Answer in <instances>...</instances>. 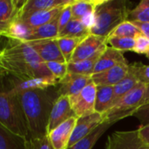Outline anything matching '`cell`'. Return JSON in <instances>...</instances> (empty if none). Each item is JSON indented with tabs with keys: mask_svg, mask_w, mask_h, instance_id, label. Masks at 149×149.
Returning a JSON list of instances; mask_svg holds the SVG:
<instances>
[{
	"mask_svg": "<svg viewBox=\"0 0 149 149\" xmlns=\"http://www.w3.org/2000/svg\"><path fill=\"white\" fill-rule=\"evenodd\" d=\"M0 70L19 81L53 77L27 42L14 39L0 51Z\"/></svg>",
	"mask_w": 149,
	"mask_h": 149,
	"instance_id": "6da1fadb",
	"label": "cell"
},
{
	"mask_svg": "<svg viewBox=\"0 0 149 149\" xmlns=\"http://www.w3.org/2000/svg\"><path fill=\"white\" fill-rule=\"evenodd\" d=\"M50 88L17 92L19 95L28 127V139L41 138L48 134L51 112L59 96L57 90L52 91Z\"/></svg>",
	"mask_w": 149,
	"mask_h": 149,
	"instance_id": "7a4b0ae2",
	"label": "cell"
},
{
	"mask_svg": "<svg viewBox=\"0 0 149 149\" xmlns=\"http://www.w3.org/2000/svg\"><path fill=\"white\" fill-rule=\"evenodd\" d=\"M127 2L124 0H100L95 8L96 23L91 34L107 38L128 14Z\"/></svg>",
	"mask_w": 149,
	"mask_h": 149,
	"instance_id": "3957f363",
	"label": "cell"
},
{
	"mask_svg": "<svg viewBox=\"0 0 149 149\" xmlns=\"http://www.w3.org/2000/svg\"><path fill=\"white\" fill-rule=\"evenodd\" d=\"M0 124L15 134L29 137L19 95L12 88L0 92Z\"/></svg>",
	"mask_w": 149,
	"mask_h": 149,
	"instance_id": "277c9868",
	"label": "cell"
},
{
	"mask_svg": "<svg viewBox=\"0 0 149 149\" xmlns=\"http://www.w3.org/2000/svg\"><path fill=\"white\" fill-rule=\"evenodd\" d=\"M148 85L140 82L135 87L119 100L106 113L107 121L113 124L134 113L144 104Z\"/></svg>",
	"mask_w": 149,
	"mask_h": 149,
	"instance_id": "5b68a950",
	"label": "cell"
},
{
	"mask_svg": "<svg viewBox=\"0 0 149 149\" xmlns=\"http://www.w3.org/2000/svg\"><path fill=\"white\" fill-rule=\"evenodd\" d=\"M97 86L92 82L77 95L69 97L72 109L77 118L95 113Z\"/></svg>",
	"mask_w": 149,
	"mask_h": 149,
	"instance_id": "8992f818",
	"label": "cell"
},
{
	"mask_svg": "<svg viewBox=\"0 0 149 149\" xmlns=\"http://www.w3.org/2000/svg\"><path fill=\"white\" fill-rule=\"evenodd\" d=\"M106 149H149L139 131H116L109 135Z\"/></svg>",
	"mask_w": 149,
	"mask_h": 149,
	"instance_id": "52a82bcc",
	"label": "cell"
},
{
	"mask_svg": "<svg viewBox=\"0 0 149 149\" xmlns=\"http://www.w3.org/2000/svg\"><path fill=\"white\" fill-rule=\"evenodd\" d=\"M106 121H107L106 113H99L96 112L89 115L77 118V121L74 129L72 131L68 148L73 146L81 139L87 136L95 128H97L100 125H101Z\"/></svg>",
	"mask_w": 149,
	"mask_h": 149,
	"instance_id": "ba28073f",
	"label": "cell"
},
{
	"mask_svg": "<svg viewBox=\"0 0 149 149\" xmlns=\"http://www.w3.org/2000/svg\"><path fill=\"white\" fill-rule=\"evenodd\" d=\"M107 38L106 37L89 34L78 45L70 62L81 61L91 58L107 45Z\"/></svg>",
	"mask_w": 149,
	"mask_h": 149,
	"instance_id": "9c48e42d",
	"label": "cell"
},
{
	"mask_svg": "<svg viewBox=\"0 0 149 149\" xmlns=\"http://www.w3.org/2000/svg\"><path fill=\"white\" fill-rule=\"evenodd\" d=\"M93 82L92 75H79L67 73V75L58 81V93L59 96L72 97L79 93L87 85Z\"/></svg>",
	"mask_w": 149,
	"mask_h": 149,
	"instance_id": "30bf717a",
	"label": "cell"
},
{
	"mask_svg": "<svg viewBox=\"0 0 149 149\" xmlns=\"http://www.w3.org/2000/svg\"><path fill=\"white\" fill-rule=\"evenodd\" d=\"M27 43L37 52V54L43 60V62L48 63V62L57 61V62L66 63L65 58L63 57L59 50L57 38L30 41Z\"/></svg>",
	"mask_w": 149,
	"mask_h": 149,
	"instance_id": "8fae6325",
	"label": "cell"
},
{
	"mask_svg": "<svg viewBox=\"0 0 149 149\" xmlns=\"http://www.w3.org/2000/svg\"><path fill=\"white\" fill-rule=\"evenodd\" d=\"M72 117L76 116L72 109L69 97L64 95L58 96L51 112L48 125V133Z\"/></svg>",
	"mask_w": 149,
	"mask_h": 149,
	"instance_id": "7c38bea8",
	"label": "cell"
},
{
	"mask_svg": "<svg viewBox=\"0 0 149 149\" xmlns=\"http://www.w3.org/2000/svg\"><path fill=\"white\" fill-rule=\"evenodd\" d=\"M64 7L65 6H61V7L54 8L52 10H41V11L30 13L28 15H24L21 17H16L13 21H17L22 24L23 25H24L30 30L35 29L41 25L50 23L55 17H57L60 14Z\"/></svg>",
	"mask_w": 149,
	"mask_h": 149,
	"instance_id": "4fadbf2b",
	"label": "cell"
},
{
	"mask_svg": "<svg viewBox=\"0 0 149 149\" xmlns=\"http://www.w3.org/2000/svg\"><path fill=\"white\" fill-rule=\"evenodd\" d=\"M77 121V117L70 118L48 133L47 136L55 149H67Z\"/></svg>",
	"mask_w": 149,
	"mask_h": 149,
	"instance_id": "5bb4252c",
	"label": "cell"
},
{
	"mask_svg": "<svg viewBox=\"0 0 149 149\" xmlns=\"http://www.w3.org/2000/svg\"><path fill=\"white\" fill-rule=\"evenodd\" d=\"M72 1L73 0H26L21 3L16 17L65 6L72 3Z\"/></svg>",
	"mask_w": 149,
	"mask_h": 149,
	"instance_id": "9a60e30c",
	"label": "cell"
},
{
	"mask_svg": "<svg viewBox=\"0 0 149 149\" xmlns=\"http://www.w3.org/2000/svg\"><path fill=\"white\" fill-rule=\"evenodd\" d=\"M129 64L116 65L102 72L93 73L92 75L93 82L96 86H114L120 82L127 74Z\"/></svg>",
	"mask_w": 149,
	"mask_h": 149,
	"instance_id": "2e32d148",
	"label": "cell"
},
{
	"mask_svg": "<svg viewBox=\"0 0 149 149\" xmlns=\"http://www.w3.org/2000/svg\"><path fill=\"white\" fill-rule=\"evenodd\" d=\"M122 64H128L123 52L107 46L95 65L93 73L102 72Z\"/></svg>",
	"mask_w": 149,
	"mask_h": 149,
	"instance_id": "e0dca14e",
	"label": "cell"
},
{
	"mask_svg": "<svg viewBox=\"0 0 149 149\" xmlns=\"http://www.w3.org/2000/svg\"><path fill=\"white\" fill-rule=\"evenodd\" d=\"M60 15V14H59ZM59 15L52 20L50 23L41 25L38 28L30 30L27 38L24 42L45 40V39H55L58 38V18Z\"/></svg>",
	"mask_w": 149,
	"mask_h": 149,
	"instance_id": "ac0fdd59",
	"label": "cell"
},
{
	"mask_svg": "<svg viewBox=\"0 0 149 149\" xmlns=\"http://www.w3.org/2000/svg\"><path fill=\"white\" fill-rule=\"evenodd\" d=\"M21 3L14 0H0V36H3L9 29L17 16Z\"/></svg>",
	"mask_w": 149,
	"mask_h": 149,
	"instance_id": "d6986e66",
	"label": "cell"
},
{
	"mask_svg": "<svg viewBox=\"0 0 149 149\" xmlns=\"http://www.w3.org/2000/svg\"><path fill=\"white\" fill-rule=\"evenodd\" d=\"M140 83L139 79L137 77V74L132 66V65H129V69L127 72V74L125 76V78L119 82L117 85L113 86V106L120 100L126 93H127L129 91H131L134 87H135ZM111 109V108H110Z\"/></svg>",
	"mask_w": 149,
	"mask_h": 149,
	"instance_id": "ffe728a7",
	"label": "cell"
},
{
	"mask_svg": "<svg viewBox=\"0 0 149 149\" xmlns=\"http://www.w3.org/2000/svg\"><path fill=\"white\" fill-rule=\"evenodd\" d=\"M113 104V86H97L95 112L107 113Z\"/></svg>",
	"mask_w": 149,
	"mask_h": 149,
	"instance_id": "44dd1931",
	"label": "cell"
},
{
	"mask_svg": "<svg viewBox=\"0 0 149 149\" xmlns=\"http://www.w3.org/2000/svg\"><path fill=\"white\" fill-rule=\"evenodd\" d=\"M58 81L53 77L39 78L35 79H30L26 81H19L15 79L13 81L12 89L16 92H20L29 89H46L58 86Z\"/></svg>",
	"mask_w": 149,
	"mask_h": 149,
	"instance_id": "7402d4cb",
	"label": "cell"
},
{
	"mask_svg": "<svg viewBox=\"0 0 149 149\" xmlns=\"http://www.w3.org/2000/svg\"><path fill=\"white\" fill-rule=\"evenodd\" d=\"M106 46V47H107ZM104 47L100 52H98L96 54L92 56L89 58L77 61V62H70L68 63V73H73V74H79V75H93L95 65L100 58V55L102 54L103 51L106 49Z\"/></svg>",
	"mask_w": 149,
	"mask_h": 149,
	"instance_id": "603a6c76",
	"label": "cell"
},
{
	"mask_svg": "<svg viewBox=\"0 0 149 149\" xmlns=\"http://www.w3.org/2000/svg\"><path fill=\"white\" fill-rule=\"evenodd\" d=\"M26 138L15 134L0 124V149H25Z\"/></svg>",
	"mask_w": 149,
	"mask_h": 149,
	"instance_id": "cb8c5ba5",
	"label": "cell"
},
{
	"mask_svg": "<svg viewBox=\"0 0 149 149\" xmlns=\"http://www.w3.org/2000/svg\"><path fill=\"white\" fill-rule=\"evenodd\" d=\"M113 124L106 121L100 125L97 128H95L91 134H89L85 138L81 139L79 141L75 143L73 146L68 148L67 149H93L98 140L104 134V133L112 126Z\"/></svg>",
	"mask_w": 149,
	"mask_h": 149,
	"instance_id": "d4e9b609",
	"label": "cell"
},
{
	"mask_svg": "<svg viewBox=\"0 0 149 149\" xmlns=\"http://www.w3.org/2000/svg\"><path fill=\"white\" fill-rule=\"evenodd\" d=\"M87 37V36H86ZM85 38H70V37H58L57 38V42L59 50L65 58L66 63L71 61V58L80 42Z\"/></svg>",
	"mask_w": 149,
	"mask_h": 149,
	"instance_id": "484cf974",
	"label": "cell"
},
{
	"mask_svg": "<svg viewBox=\"0 0 149 149\" xmlns=\"http://www.w3.org/2000/svg\"><path fill=\"white\" fill-rule=\"evenodd\" d=\"M90 33V31L85 27L79 19L72 18L65 27L58 33V37L70 38H86Z\"/></svg>",
	"mask_w": 149,
	"mask_h": 149,
	"instance_id": "4316f807",
	"label": "cell"
},
{
	"mask_svg": "<svg viewBox=\"0 0 149 149\" xmlns=\"http://www.w3.org/2000/svg\"><path fill=\"white\" fill-rule=\"evenodd\" d=\"M100 0H73L71 4L72 18L81 19L86 14L95 10Z\"/></svg>",
	"mask_w": 149,
	"mask_h": 149,
	"instance_id": "83f0119b",
	"label": "cell"
},
{
	"mask_svg": "<svg viewBox=\"0 0 149 149\" xmlns=\"http://www.w3.org/2000/svg\"><path fill=\"white\" fill-rule=\"evenodd\" d=\"M141 34L140 30L137 28V26L130 22V21H124L121 24H120L109 36L113 37H121V38H135L137 36ZM108 36V37H109Z\"/></svg>",
	"mask_w": 149,
	"mask_h": 149,
	"instance_id": "f1b7e54d",
	"label": "cell"
},
{
	"mask_svg": "<svg viewBox=\"0 0 149 149\" xmlns=\"http://www.w3.org/2000/svg\"><path fill=\"white\" fill-rule=\"evenodd\" d=\"M134 38H121V37H113L109 36L107 38V45H109L110 47L120 51L121 52L134 51Z\"/></svg>",
	"mask_w": 149,
	"mask_h": 149,
	"instance_id": "f546056e",
	"label": "cell"
},
{
	"mask_svg": "<svg viewBox=\"0 0 149 149\" xmlns=\"http://www.w3.org/2000/svg\"><path fill=\"white\" fill-rule=\"evenodd\" d=\"M45 65H46L48 70L52 74V76L58 81L64 79L68 73V63L53 61V62L45 63Z\"/></svg>",
	"mask_w": 149,
	"mask_h": 149,
	"instance_id": "4dcf8cb0",
	"label": "cell"
},
{
	"mask_svg": "<svg viewBox=\"0 0 149 149\" xmlns=\"http://www.w3.org/2000/svg\"><path fill=\"white\" fill-rule=\"evenodd\" d=\"M25 149H55L48 136H44L37 139H26Z\"/></svg>",
	"mask_w": 149,
	"mask_h": 149,
	"instance_id": "1f68e13d",
	"label": "cell"
},
{
	"mask_svg": "<svg viewBox=\"0 0 149 149\" xmlns=\"http://www.w3.org/2000/svg\"><path fill=\"white\" fill-rule=\"evenodd\" d=\"M132 66L134 67L137 77L139 79V81L141 83H144L146 85H149V65H143L141 63H134L132 64Z\"/></svg>",
	"mask_w": 149,
	"mask_h": 149,
	"instance_id": "d6a6232c",
	"label": "cell"
},
{
	"mask_svg": "<svg viewBox=\"0 0 149 149\" xmlns=\"http://www.w3.org/2000/svg\"><path fill=\"white\" fill-rule=\"evenodd\" d=\"M134 51L139 54H147L149 51V38L144 36L143 34H140L134 38Z\"/></svg>",
	"mask_w": 149,
	"mask_h": 149,
	"instance_id": "836d02e7",
	"label": "cell"
},
{
	"mask_svg": "<svg viewBox=\"0 0 149 149\" xmlns=\"http://www.w3.org/2000/svg\"><path fill=\"white\" fill-rule=\"evenodd\" d=\"M71 4L65 5L62 11L60 12L59 18H58V28H59V32L65 27V25L72 19V9H71Z\"/></svg>",
	"mask_w": 149,
	"mask_h": 149,
	"instance_id": "e575fe53",
	"label": "cell"
},
{
	"mask_svg": "<svg viewBox=\"0 0 149 149\" xmlns=\"http://www.w3.org/2000/svg\"><path fill=\"white\" fill-rule=\"evenodd\" d=\"M141 122V126H146L149 124V104L141 106L134 115Z\"/></svg>",
	"mask_w": 149,
	"mask_h": 149,
	"instance_id": "d590c367",
	"label": "cell"
},
{
	"mask_svg": "<svg viewBox=\"0 0 149 149\" xmlns=\"http://www.w3.org/2000/svg\"><path fill=\"white\" fill-rule=\"evenodd\" d=\"M94 11L86 14L81 19H79L81 21V23L85 25V27H86L89 31H91L94 27L95 23H96V17H95V12Z\"/></svg>",
	"mask_w": 149,
	"mask_h": 149,
	"instance_id": "8d00e7d4",
	"label": "cell"
},
{
	"mask_svg": "<svg viewBox=\"0 0 149 149\" xmlns=\"http://www.w3.org/2000/svg\"><path fill=\"white\" fill-rule=\"evenodd\" d=\"M140 136L141 137L142 141L146 144V146L149 148V124L146 126H141L138 128Z\"/></svg>",
	"mask_w": 149,
	"mask_h": 149,
	"instance_id": "74e56055",
	"label": "cell"
},
{
	"mask_svg": "<svg viewBox=\"0 0 149 149\" xmlns=\"http://www.w3.org/2000/svg\"><path fill=\"white\" fill-rule=\"evenodd\" d=\"M134 23L137 28L140 30L141 34L146 36L149 38V23H142V22H132Z\"/></svg>",
	"mask_w": 149,
	"mask_h": 149,
	"instance_id": "f35d334b",
	"label": "cell"
},
{
	"mask_svg": "<svg viewBox=\"0 0 149 149\" xmlns=\"http://www.w3.org/2000/svg\"><path fill=\"white\" fill-rule=\"evenodd\" d=\"M149 104V85L148 86V89H147V93H146V97H145V101L143 105H147Z\"/></svg>",
	"mask_w": 149,
	"mask_h": 149,
	"instance_id": "ab89813d",
	"label": "cell"
},
{
	"mask_svg": "<svg viewBox=\"0 0 149 149\" xmlns=\"http://www.w3.org/2000/svg\"><path fill=\"white\" fill-rule=\"evenodd\" d=\"M146 56H147V57H148V58H149V51H148V53L146 54Z\"/></svg>",
	"mask_w": 149,
	"mask_h": 149,
	"instance_id": "60d3db41",
	"label": "cell"
},
{
	"mask_svg": "<svg viewBox=\"0 0 149 149\" xmlns=\"http://www.w3.org/2000/svg\"><path fill=\"white\" fill-rule=\"evenodd\" d=\"M0 72H1V70H0Z\"/></svg>",
	"mask_w": 149,
	"mask_h": 149,
	"instance_id": "b9f144b4",
	"label": "cell"
}]
</instances>
